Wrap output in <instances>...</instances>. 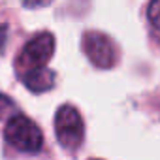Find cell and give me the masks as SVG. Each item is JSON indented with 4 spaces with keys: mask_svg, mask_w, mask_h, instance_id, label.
I'll return each instance as SVG.
<instances>
[{
    "mask_svg": "<svg viewBox=\"0 0 160 160\" xmlns=\"http://www.w3.org/2000/svg\"><path fill=\"white\" fill-rule=\"evenodd\" d=\"M55 132H57L58 143L68 151H73L81 145L85 128H83L81 115H79V111L73 106L64 104L58 108L55 115Z\"/></svg>",
    "mask_w": 160,
    "mask_h": 160,
    "instance_id": "cell-3",
    "label": "cell"
},
{
    "mask_svg": "<svg viewBox=\"0 0 160 160\" xmlns=\"http://www.w3.org/2000/svg\"><path fill=\"white\" fill-rule=\"evenodd\" d=\"M53 53H55V38H53V34H49V32L36 34L30 42L25 43V47L21 49V53L17 57L19 73L25 75L27 72L45 68V64L49 62Z\"/></svg>",
    "mask_w": 160,
    "mask_h": 160,
    "instance_id": "cell-2",
    "label": "cell"
},
{
    "mask_svg": "<svg viewBox=\"0 0 160 160\" xmlns=\"http://www.w3.org/2000/svg\"><path fill=\"white\" fill-rule=\"evenodd\" d=\"M6 38H8V28H6V25H0V51L4 49Z\"/></svg>",
    "mask_w": 160,
    "mask_h": 160,
    "instance_id": "cell-8",
    "label": "cell"
},
{
    "mask_svg": "<svg viewBox=\"0 0 160 160\" xmlns=\"http://www.w3.org/2000/svg\"><path fill=\"white\" fill-rule=\"evenodd\" d=\"M4 138L12 147L23 152H38L43 143L42 130L36 126L32 119H28L23 113H17L6 121Z\"/></svg>",
    "mask_w": 160,
    "mask_h": 160,
    "instance_id": "cell-1",
    "label": "cell"
},
{
    "mask_svg": "<svg viewBox=\"0 0 160 160\" xmlns=\"http://www.w3.org/2000/svg\"><path fill=\"white\" fill-rule=\"evenodd\" d=\"M147 15H149V21L160 30V0H154V2L149 4V10H147Z\"/></svg>",
    "mask_w": 160,
    "mask_h": 160,
    "instance_id": "cell-7",
    "label": "cell"
},
{
    "mask_svg": "<svg viewBox=\"0 0 160 160\" xmlns=\"http://www.w3.org/2000/svg\"><path fill=\"white\" fill-rule=\"evenodd\" d=\"M19 111L15 109V104L13 100H10L8 96L4 94H0V121H8L12 119L13 115H17Z\"/></svg>",
    "mask_w": 160,
    "mask_h": 160,
    "instance_id": "cell-6",
    "label": "cell"
},
{
    "mask_svg": "<svg viewBox=\"0 0 160 160\" xmlns=\"http://www.w3.org/2000/svg\"><path fill=\"white\" fill-rule=\"evenodd\" d=\"M21 79H23V83L32 92H45V91H49L55 85V73L47 66L45 68H40V70L27 72L25 75H21Z\"/></svg>",
    "mask_w": 160,
    "mask_h": 160,
    "instance_id": "cell-5",
    "label": "cell"
},
{
    "mask_svg": "<svg viewBox=\"0 0 160 160\" xmlns=\"http://www.w3.org/2000/svg\"><path fill=\"white\" fill-rule=\"evenodd\" d=\"M83 51L96 68H111L115 64V47L113 42L96 30H91L83 36Z\"/></svg>",
    "mask_w": 160,
    "mask_h": 160,
    "instance_id": "cell-4",
    "label": "cell"
}]
</instances>
